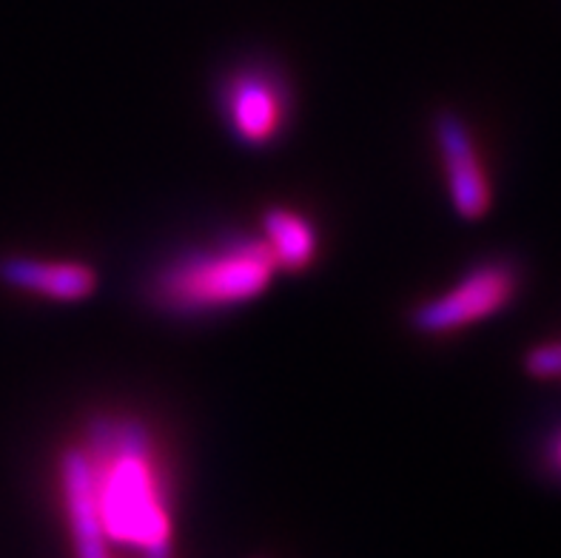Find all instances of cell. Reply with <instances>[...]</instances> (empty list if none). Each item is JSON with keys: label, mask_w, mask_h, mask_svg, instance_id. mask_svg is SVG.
Masks as SVG:
<instances>
[{"label": "cell", "mask_w": 561, "mask_h": 558, "mask_svg": "<svg viewBox=\"0 0 561 558\" xmlns=\"http://www.w3.org/2000/svg\"><path fill=\"white\" fill-rule=\"evenodd\" d=\"M220 106L231 135L251 149L271 146L288 121L285 83L263 66L234 71L222 86Z\"/></svg>", "instance_id": "obj_4"}, {"label": "cell", "mask_w": 561, "mask_h": 558, "mask_svg": "<svg viewBox=\"0 0 561 558\" xmlns=\"http://www.w3.org/2000/svg\"><path fill=\"white\" fill-rule=\"evenodd\" d=\"M522 288V271L511 260H484L465 271L448 291H442L427 303L416 305L411 322L425 337L473 328L484 319L496 317L516 299Z\"/></svg>", "instance_id": "obj_3"}, {"label": "cell", "mask_w": 561, "mask_h": 558, "mask_svg": "<svg viewBox=\"0 0 561 558\" xmlns=\"http://www.w3.org/2000/svg\"><path fill=\"white\" fill-rule=\"evenodd\" d=\"M83 445L108 542L140 556L171 553L169 496L149 428L126 417L98 419Z\"/></svg>", "instance_id": "obj_1"}, {"label": "cell", "mask_w": 561, "mask_h": 558, "mask_svg": "<svg viewBox=\"0 0 561 558\" xmlns=\"http://www.w3.org/2000/svg\"><path fill=\"white\" fill-rule=\"evenodd\" d=\"M60 499L69 524L75 558H112V542L103 527L94 485V465L85 445H69L57 462Z\"/></svg>", "instance_id": "obj_6"}, {"label": "cell", "mask_w": 561, "mask_h": 558, "mask_svg": "<svg viewBox=\"0 0 561 558\" xmlns=\"http://www.w3.org/2000/svg\"><path fill=\"white\" fill-rule=\"evenodd\" d=\"M525 371L539 382L561 379V340L541 342L525 354Z\"/></svg>", "instance_id": "obj_9"}, {"label": "cell", "mask_w": 561, "mask_h": 558, "mask_svg": "<svg viewBox=\"0 0 561 558\" xmlns=\"http://www.w3.org/2000/svg\"><path fill=\"white\" fill-rule=\"evenodd\" d=\"M277 265L260 237H234L174 257L151 280L157 308L178 317L228 311L263 297Z\"/></svg>", "instance_id": "obj_2"}, {"label": "cell", "mask_w": 561, "mask_h": 558, "mask_svg": "<svg viewBox=\"0 0 561 558\" xmlns=\"http://www.w3.org/2000/svg\"><path fill=\"white\" fill-rule=\"evenodd\" d=\"M434 137L454 212L468 223H479L493 208V185L479 155L477 137L470 132L468 121L456 112H439L434 121Z\"/></svg>", "instance_id": "obj_5"}, {"label": "cell", "mask_w": 561, "mask_h": 558, "mask_svg": "<svg viewBox=\"0 0 561 558\" xmlns=\"http://www.w3.org/2000/svg\"><path fill=\"white\" fill-rule=\"evenodd\" d=\"M0 283L51 303H80L98 291V271L80 260L7 257L0 260Z\"/></svg>", "instance_id": "obj_7"}, {"label": "cell", "mask_w": 561, "mask_h": 558, "mask_svg": "<svg viewBox=\"0 0 561 558\" xmlns=\"http://www.w3.org/2000/svg\"><path fill=\"white\" fill-rule=\"evenodd\" d=\"M553 465L561 470V433H559V439H556V445H553Z\"/></svg>", "instance_id": "obj_10"}, {"label": "cell", "mask_w": 561, "mask_h": 558, "mask_svg": "<svg viewBox=\"0 0 561 558\" xmlns=\"http://www.w3.org/2000/svg\"><path fill=\"white\" fill-rule=\"evenodd\" d=\"M277 271H302L317 260L320 240L306 214L291 208H268L263 217V237Z\"/></svg>", "instance_id": "obj_8"}]
</instances>
